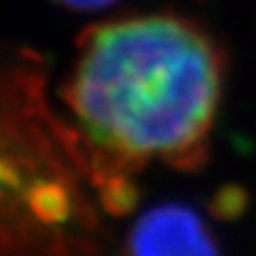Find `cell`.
Listing matches in <instances>:
<instances>
[{
    "label": "cell",
    "instance_id": "1",
    "mask_svg": "<svg viewBox=\"0 0 256 256\" xmlns=\"http://www.w3.org/2000/svg\"><path fill=\"white\" fill-rule=\"evenodd\" d=\"M222 93L212 38L178 16H134L83 34L65 85L75 142L109 190L152 162L196 168Z\"/></svg>",
    "mask_w": 256,
    "mask_h": 256
},
{
    "label": "cell",
    "instance_id": "2",
    "mask_svg": "<svg viewBox=\"0 0 256 256\" xmlns=\"http://www.w3.org/2000/svg\"><path fill=\"white\" fill-rule=\"evenodd\" d=\"M127 248L134 254H214L218 252L204 222L182 206L148 212L130 232Z\"/></svg>",
    "mask_w": 256,
    "mask_h": 256
},
{
    "label": "cell",
    "instance_id": "3",
    "mask_svg": "<svg viewBox=\"0 0 256 256\" xmlns=\"http://www.w3.org/2000/svg\"><path fill=\"white\" fill-rule=\"evenodd\" d=\"M58 2L73 10H97V8H105L115 0H58Z\"/></svg>",
    "mask_w": 256,
    "mask_h": 256
}]
</instances>
